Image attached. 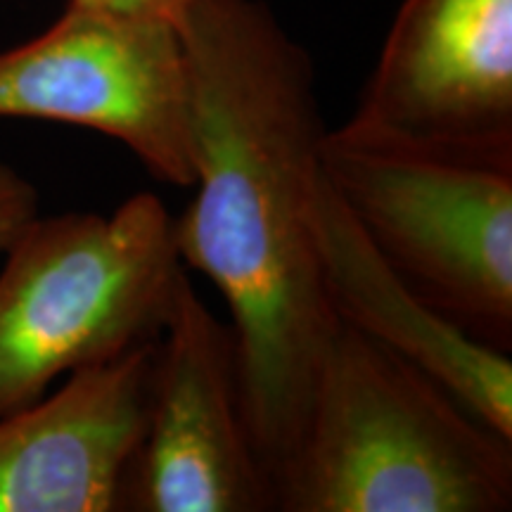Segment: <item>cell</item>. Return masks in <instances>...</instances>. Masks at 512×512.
<instances>
[{
    "label": "cell",
    "instance_id": "cell-7",
    "mask_svg": "<svg viewBox=\"0 0 512 512\" xmlns=\"http://www.w3.org/2000/svg\"><path fill=\"white\" fill-rule=\"evenodd\" d=\"M356 114L432 143L512 147V0H403Z\"/></svg>",
    "mask_w": 512,
    "mask_h": 512
},
{
    "label": "cell",
    "instance_id": "cell-5",
    "mask_svg": "<svg viewBox=\"0 0 512 512\" xmlns=\"http://www.w3.org/2000/svg\"><path fill=\"white\" fill-rule=\"evenodd\" d=\"M0 117L91 128L159 181L195 183L188 60L174 22L69 0L53 27L0 53Z\"/></svg>",
    "mask_w": 512,
    "mask_h": 512
},
{
    "label": "cell",
    "instance_id": "cell-3",
    "mask_svg": "<svg viewBox=\"0 0 512 512\" xmlns=\"http://www.w3.org/2000/svg\"><path fill=\"white\" fill-rule=\"evenodd\" d=\"M320 171L408 290L512 354V147L432 143L354 114L325 131Z\"/></svg>",
    "mask_w": 512,
    "mask_h": 512
},
{
    "label": "cell",
    "instance_id": "cell-10",
    "mask_svg": "<svg viewBox=\"0 0 512 512\" xmlns=\"http://www.w3.org/2000/svg\"><path fill=\"white\" fill-rule=\"evenodd\" d=\"M38 214V192L10 164L0 162V254Z\"/></svg>",
    "mask_w": 512,
    "mask_h": 512
},
{
    "label": "cell",
    "instance_id": "cell-6",
    "mask_svg": "<svg viewBox=\"0 0 512 512\" xmlns=\"http://www.w3.org/2000/svg\"><path fill=\"white\" fill-rule=\"evenodd\" d=\"M119 510H278L273 479L247 430L233 330L211 313L188 275L159 332L143 439Z\"/></svg>",
    "mask_w": 512,
    "mask_h": 512
},
{
    "label": "cell",
    "instance_id": "cell-8",
    "mask_svg": "<svg viewBox=\"0 0 512 512\" xmlns=\"http://www.w3.org/2000/svg\"><path fill=\"white\" fill-rule=\"evenodd\" d=\"M159 339V337H157ZM157 339L0 418V512H114L143 439Z\"/></svg>",
    "mask_w": 512,
    "mask_h": 512
},
{
    "label": "cell",
    "instance_id": "cell-2",
    "mask_svg": "<svg viewBox=\"0 0 512 512\" xmlns=\"http://www.w3.org/2000/svg\"><path fill=\"white\" fill-rule=\"evenodd\" d=\"M275 494L283 512H508L512 439L339 320Z\"/></svg>",
    "mask_w": 512,
    "mask_h": 512
},
{
    "label": "cell",
    "instance_id": "cell-1",
    "mask_svg": "<svg viewBox=\"0 0 512 512\" xmlns=\"http://www.w3.org/2000/svg\"><path fill=\"white\" fill-rule=\"evenodd\" d=\"M178 31L197 192L174 240L226 299L247 430L278 489L339 323L313 230L328 126L309 55L264 3L200 0Z\"/></svg>",
    "mask_w": 512,
    "mask_h": 512
},
{
    "label": "cell",
    "instance_id": "cell-11",
    "mask_svg": "<svg viewBox=\"0 0 512 512\" xmlns=\"http://www.w3.org/2000/svg\"><path fill=\"white\" fill-rule=\"evenodd\" d=\"M72 3L91 5V8L114 12L124 17L164 19V22H181V17L200 0H72Z\"/></svg>",
    "mask_w": 512,
    "mask_h": 512
},
{
    "label": "cell",
    "instance_id": "cell-4",
    "mask_svg": "<svg viewBox=\"0 0 512 512\" xmlns=\"http://www.w3.org/2000/svg\"><path fill=\"white\" fill-rule=\"evenodd\" d=\"M0 268V418L57 377L112 361L162 332L185 275L174 216L155 192L112 214L34 216Z\"/></svg>",
    "mask_w": 512,
    "mask_h": 512
},
{
    "label": "cell",
    "instance_id": "cell-9",
    "mask_svg": "<svg viewBox=\"0 0 512 512\" xmlns=\"http://www.w3.org/2000/svg\"><path fill=\"white\" fill-rule=\"evenodd\" d=\"M313 230L337 318L437 380L491 430L512 439V358L477 339L408 290L377 256L320 171Z\"/></svg>",
    "mask_w": 512,
    "mask_h": 512
}]
</instances>
